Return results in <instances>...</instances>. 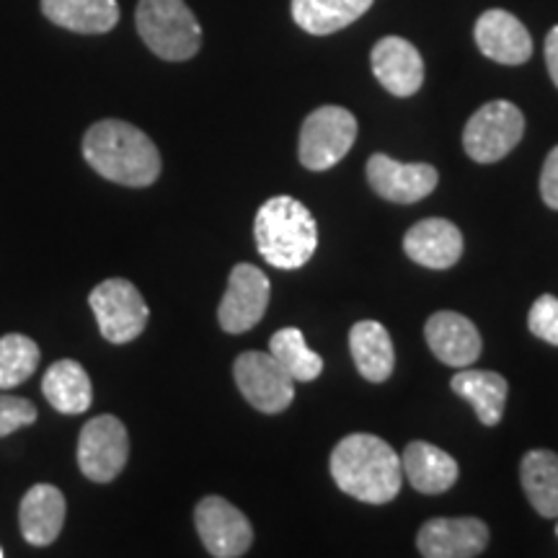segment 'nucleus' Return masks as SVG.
<instances>
[{
    "instance_id": "7c9ffc66",
    "label": "nucleus",
    "mask_w": 558,
    "mask_h": 558,
    "mask_svg": "<svg viewBox=\"0 0 558 558\" xmlns=\"http://www.w3.org/2000/svg\"><path fill=\"white\" fill-rule=\"evenodd\" d=\"M546 65H548L550 81H554L558 88V26H554L546 37Z\"/></svg>"
},
{
    "instance_id": "473e14b6",
    "label": "nucleus",
    "mask_w": 558,
    "mask_h": 558,
    "mask_svg": "<svg viewBox=\"0 0 558 558\" xmlns=\"http://www.w3.org/2000/svg\"><path fill=\"white\" fill-rule=\"evenodd\" d=\"M556 535H558V525H556Z\"/></svg>"
},
{
    "instance_id": "6e6552de",
    "label": "nucleus",
    "mask_w": 558,
    "mask_h": 558,
    "mask_svg": "<svg viewBox=\"0 0 558 558\" xmlns=\"http://www.w3.org/2000/svg\"><path fill=\"white\" fill-rule=\"evenodd\" d=\"M130 458V437L117 416L101 414L83 424L78 437L81 473L94 484H109L124 471Z\"/></svg>"
},
{
    "instance_id": "412c9836",
    "label": "nucleus",
    "mask_w": 558,
    "mask_h": 558,
    "mask_svg": "<svg viewBox=\"0 0 558 558\" xmlns=\"http://www.w3.org/2000/svg\"><path fill=\"white\" fill-rule=\"evenodd\" d=\"M39 5L54 26L75 34H107L120 21L117 0H41Z\"/></svg>"
},
{
    "instance_id": "aec40b11",
    "label": "nucleus",
    "mask_w": 558,
    "mask_h": 558,
    "mask_svg": "<svg viewBox=\"0 0 558 558\" xmlns=\"http://www.w3.org/2000/svg\"><path fill=\"white\" fill-rule=\"evenodd\" d=\"M349 352H352L357 373L369 383H386L393 373L396 352L390 333L378 320H357L349 331Z\"/></svg>"
},
{
    "instance_id": "393cba45",
    "label": "nucleus",
    "mask_w": 558,
    "mask_h": 558,
    "mask_svg": "<svg viewBox=\"0 0 558 558\" xmlns=\"http://www.w3.org/2000/svg\"><path fill=\"white\" fill-rule=\"evenodd\" d=\"M525 497L541 518H558V456L550 450H530L520 463Z\"/></svg>"
},
{
    "instance_id": "4468645a",
    "label": "nucleus",
    "mask_w": 558,
    "mask_h": 558,
    "mask_svg": "<svg viewBox=\"0 0 558 558\" xmlns=\"http://www.w3.org/2000/svg\"><path fill=\"white\" fill-rule=\"evenodd\" d=\"M473 37L478 50L499 65H522L533 58V37L509 11L492 9L481 13Z\"/></svg>"
},
{
    "instance_id": "f8f14e48",
    "label": "nucleus",
    "mask_w": 558,
    "mask_h": 558,
    "mask_svg": "<svg viewBox=\"0 0 558 558\" xmlns=\"http://www.w3.org/2000/svg\"><path fill=\"white\" fill-rule=\"evenodd\" d=\"M367 181L378 197L411 205L437 190L439 173L429 163H401L386 153H375L367 160Z\"/></svg>"
},
{
    "instance_id": "6ab92c4d",
    "label": "nucleus",
    "mask_w": 558,
    "mask_h": 558,
    "mask_svg": "<svg viewBox=\"0 0 558 558\" xmlns=\"http://www.w3.org/2000/svg\"><path fill=\"white\" fill-rule=\"evenodd\" d=\"M401 469L407 473L409 484L422 494L448 492L450 486H456L460 476L456 458L450 452L439 450L437 445L422 442V439H416L403 450Z\"/></svg>"
},
{
    "instance_id": "f3484780",
    "label": "nucleus",
    "mask_w": 558,
    "mask_h": 558,
    "mask_svg": "<svg viewBox=\"0 0 558 558\" xmlns=\"http://www.w3.org/2000/svg\"><path fill=\"white\" fill-rule=\"evenodd\" d=\"M403 251L411 262L427 269H450L463 256V233L456 222L427 218L409 230Z\"/></svg>"
},
{
    "instance_id": "39448f33",
    "label": "nucleus",
    "mask_w": 558,
    "mask_h": 558,
    "mask_svg": "<svg viewBox=\"0 0 558 558\" xmlns=\"http://www.w3.org/2000/svg\"><path fill=\"white\" fill-rule=\"evenodd\" d=\"M88 305L99 324L101 337L111 344H130L148 326L150 311L145 298L130 279L111 277L96 284L88 295Z\"/></svg>"
},
{
    "instance_id": "dca6fc26",
    "label": "nucleus",
    "mask_w": 558,
    "mask_h": 558,
    "mask_svg": "<svg viewBox=\"0 0 558 558\" xmlns=\"http://www.w3.org/2000/svg\"><path fill=\"white\" fill-rule=\"evenodd\" d=\"M432 354L450 367H471L481 357V333L473 320L452 311H437L424 326Z\"/></svg>"
},
{
    "instance_id": "20e7f679",
    "label": "nucleus",
    "mask_w": 558,
    "mask_h": 558,
    "mask_svg": "<svg viewBox=\"0 0 558 558\" xmlns=\"http://www.w3.org/2000/svg\"><path fill=\"white\" fill-rule=\"evenodd\" d=\"M137 34L160 60H190L202 47V26L184 0H140Z\"/></svg>"
},
{
    "instance_id": "4be33fe9",
    "label": "nucleus",
    "mask_w": 558,
    "mask_h": 558,
    "mask_svg": "<svg viewBox=\"0 0 558 558\" xmlns=\"http://www.w3.org/2000/svg\"><path fill=\"white\" fill-rule=\"evenodd\" d=\"M450 386L463 401H469L481 424L497 427L505 416V403L509 393V383L492 369H469L460 367V373L450 380Z\"/></svg>"
},
{
    "instance_id": "1a4fd4ad",
    "label": "nucleus",
    "mask_w": 558,
    "mask_h": 558,
    "mask_svg": "<svg viewBox=\"0 0 558 558\" xmlns=\"http://www.w3.org/2000/svg\"><path fill=\"white\" fill-rule=\"evenodd\" d=\"M241 396L262 414H282L295 399V378L271 354L243 352L233 365Z\"/></svg>"
},
{
    "instance_id": "7ed1b4c3",
    "label": "nucleus",
    "mask_w": 558,
    "mask_h": 558,
    "mask_svg": "<svg viewBox=\"0 0 558 558\" xmlns=\"http://www.w3.org/2000/svg\"><path fill=\"white\" fill-rule=\"evenodd\" d=\"M259 254L271 267L292 271L305 267L318 248V226L311 209L288 194L264 202L254 220Z\"/></svg>"
},
{
    "instance_id": "9b49d317",
    "label": "nucleus",
    "mask_w": 558,
    "mask_h": 558,
    "mask_svg": "<svg viewBox=\"0 0 558 558\" xmlns=\"http://www.w3.org/2000/svg\"><path fill=\"white\" fill-rule=\"evenodd\" d=\"M269 305V279L254 264H235L228 290L220 300L218 320L222 331L246 333L264 318Z\"/></svg>"
},
{
    "instance_id": "2eb2a0df",
    "label": "nucleus",
    "mask_w": 558,
    "mask_h": 558,
    "mask_svg": "<svg viewBox=\"0 0 558 558\" xmlns=\"http://www.w3.org/2000/svg\"><path fill=\"white\" fill-rule=\"evenodd\" d=\"M373 73L375 78L388 94L414 96L424 83V60L422 54L409 39L403 37H383L378 45L373 47Z\"/></svg>"
},
{
    "instance_id": "423d86ee",
    "label": "nucleus",
    "mask_w": 558,
    "mask_h": 558,
    "mask_svg": "<svg viewBox=\"0 0 558 558\" xmlns=\"http://www.w3.org/2000/svg\"><path fill=\"white\" fill-rule=\"evenodd\" d=\"M357 120L344 107H320L305 117L298 156L308 171H329L352 150Z\"/></svg>"
},
{
    "instance_id": "0eeeda50",
    "label": "nucleus",
    "mask_w": 558,
    "mask_h": 558,
    "mask_svg": "<svg viewBox=\"0 0 558 558\" xmlns=\"http://www.w3.org/2000/svg\"><path fill=\"white\" fill-rule=\"evenodd\" d=\"M525 135V117L512 101H488L463 130V148L476 163H497Z\"/></svg>"
},
{
    "instance_id": "f257e3e1",
    "label": "nucleus",
    "mask_w": 558,
    "mask_h": 558,
    "mask_svg": "<svg viewBox=\"0 0 558 558\" xmlns=\"http://www.w3.org/2000/svg\"><path fill=\"white\" fill-rule=\"evenodd\" d=\"M83 158L99 177L114 184L143 190L160 177V153L156 143L122 120H101L83 135Z\"/></svg>"
},
{
    "instance_id": "a878e982",
    "label": "nucleus",
    "mask_w": 558,
    "mask_h": 558,
    "mask_svg": "<svg viewBox=\"0 0 558 558\" xmlns=\"http://www.w3.org/2000/svg\"><path fill=\"white\" fill-rule=\"evenodd\" d=\"M269 354L282 365L298 383H311L324 373V360L305 344L303 331L295 326L279 329L269 339Z\"/></svg>"
},
{
    "instance_id": "2f4dec72",
    "label": "nucleus",
    "mask_w": 558,
    "mask_h": 558,
    "mask_svg": "<svg viewBox=\"0 0 558 558\" xmlns=\"http://www.w3.org/2000/svg\"><path fill=\"white\" fill-rule=\"evenodd\" d=\"M0 558H3V548H0Z\"/></svg>"
},
{
    "instance_id": "f03ea898",
    "label": "nucleus",
    "mask_w": 558,
    "mask_h": 558,
    "mask_svg": "<svg viewBox=\"0 0 558 558\" xmlns=\"http://www.w3.org/2000/svg\"><path fill=\"white\" fill-rule=\"evenodd\" d=\"M331 478L357 501L388 505L399 497L403 469L386 439L349 435L331 452Z\"/></svg>"
},
{
    "instance_id": "c756f323",
    "label": "nucleus",
    "mask_w": 558,
    "mask_h": 558,
    "mask_svg": "<svg viewBox=\"0 0 558 558\" xmlns=\"http://www.w3.org/2000/svg\"><path fill=\"white\" fill-rule=\"evenodd\" d=\"M541 197L550 209H558V145L548 153L541 171Z\"/></svg>"
},
{
    "instance_id": "bb28decb",
    "label": "nucleus",
    "mask_w": 558,
    "mask_h": 558,
    "mask_svg": "<svg viewBox=\"0 0 558 558\" xmlns=\"http://www.w3.org/2000/svg\"><path fill=\"white\" fill-rule=\"evenodd\" d=\"M37 341L24 333H5L0 337V390H9L29 380L39 367Z\"/></svg>"
},
{
    "instance_id": "a211bd4d",
    "label": "nucleus",
    "mask_w": 558,
    "mask_h": 558,
    "mask_svg": "<svg viewBox=\"0 0 558 558\" xmlns=\"http://www.w3.org/2000/svg\"><path fill=\"white\" fill-rule=\"evenodd\" d=\"M21 535L32 546H50L65 525V497L58 486L37 484L24 494L19 507Z\"/></svg>"
},
{
    "instance_id": "5701e85b",
    "label": "nucleus",
    "mask_w": 558,
    "mask_h": 558,
    "mask_svg": "<svg viewBox=\"0 0 558 558\" xmlns=\"http://www.w3.org/2000/svg\"><path fill=\"white\" fill-rule=\"evenodd\" d=\"M41 393L52 403L54 411L70 416L88 411L90 401H94L88 373L75 360H60L50 365L41 378Z\"/></svg>"
},
{
    "instance_id": "9d476101",
    "label": "nucleus",
    "mask_w": 558,
    "mask_h": 558,
    "mask_svg": "<svg viewBox=\"0 0 558 558\" xmlns=\"http://www.w3.org/2000/svg\"><path fill=\"white\" fill-rule=\"evenodd\" d=\"M202 546L215 558H239L254 543V527L239 507L222 497H205L194 509Z\"/></svg>"
},
{
    "instance_id": "ddd939ff",
    "label": "nucleus",
    "mask_w": 558,
    "mask_h": 558,
    "mask_svg": "<svg viewBox=\"0 0 558 558\" xmlns=\"http://www.w3.org/2000/svg\"><path fill=\"white\" fill-rule=\"evenodd\" d=\"M488 546V527L476 518H435L416 535L418 554L427 558H473Z\"/></svg>"
},
{
    "instance_id": "b1692460",
    "label": "nucleus",
    "mask_w": 558,
    "mask_h": 558,
    "mask_svg": "<svg viewBox=\"0 0 558 558\" xmlns=\"http://www.w3.org/2000/svg\"><path fill=\"white\" fill-rule=\"evenodd\" d=\"M375 0H292V19L303 32L326 37L365 16Z\"/></svg>"
},
{
    "instance_id": "cd10ccee",
    "label": "nucleus",
    "mask_w": 558,
    "mask_h": 558,
    "mask_svg": "<svg viewBox=\"0 0 558 558\" xmlns=\"http://www.w3.org/2000/svg\"><path fill=\"white\" fill-rule=\"evenodd\" d=\"M527 326L533 337L558 347V298L541 295L527 313Z\"/></svg>"
},
{
    "instance_id": "c85d7f7f",
    "label": "nucleus",
    "mask_w": 558,
    "mask_h": 558,
    "mask_svg": "<svg viewBox=\"0 0 558 558\" xmlns=\"http://www.w3.org/2000/svg\"><path fill=\"white\" fill-rule=\"evenodd\" d=\"M34 422H37V407L29 399L0 396V437H9Z\"/></svg>"
}]
</instances>
